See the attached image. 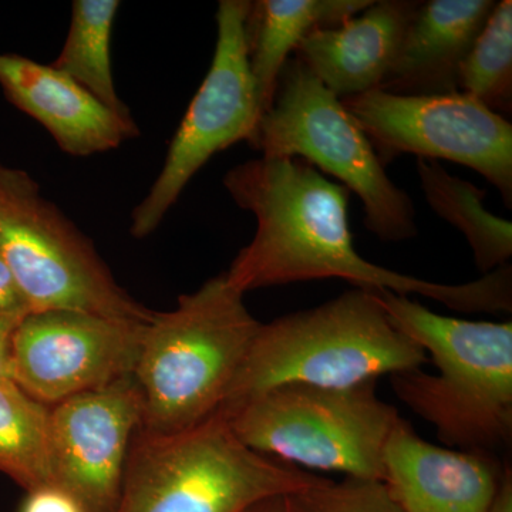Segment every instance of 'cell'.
<instances>
[{
  "label": "cell",
  "mask_w": 512,
  "mask_h": 512,
  "mask_svg": "<svg viewBox=\"0 0 512 512\" xmlns=\"http://www.w3.org/2000/svg\"><path fill=\"white\" fill-rule=\"evenodd\" d=\"M400 332L436 366L390 377L397 399L454 450L495 451L512 441V322L443 316L409 296L370 291Z\"/></svg>",
  "instance_id": "7a4b0ae2"
},
{
  "label": "cell",
  "mask_w": 512,
  "mask_h": 512,
  "mask_svg": "<svg viewBox=\"0 0 512 512\" xmlns=\"http://www.w3.org/2000/svg\"><path fill=\"white\" fill-rule=\"evenodd\" d=\"M20 512H87L82 503L55 484L29 491Z\"/></svg>",
  "instance_id": "603a6c76"
},
{
  "label": "cell",
  "mask_w": 512,
  "mask_h": 512,
  "mask_svg": "<svg viewBox=\"0 0 512 512\" xmlns=\"http://www.w3.org/2000/svg\"><path fill=\"white\" fill-rule=\"evenodd\" d=\"M251 2L221 0L217 46L210 70L171 141L161 173L131 215L138 239L153 234L195 174L215 154L251 140L262 117L248 62L247 18Z\"/></svg>",
  "instance_id": "9c48e42d"
},
{
  "label": "cell",
  "mask_w": 512,
  "mask_h": 512,
  "mask_svg": "<svg viewBox=\"0 0 512 512\" xmlns=\"http://www.w3.org/2000/svg\"><path fill=\"white\" fill-rule=\"evenodd\" d=\"M295 497L301 512H402L383 481L323 478Z\"/></svg>",
  "instance_id": "7402d4cb"
},
{
  "label": "cell",
  "mask_w": 512,
  "mask_h": 512,
  "mask_svg": "<svg viewBox=\"0 0 512 512\" xmlns=\"http://www.w3.org/2000/svg\"><path fill=\"white\" fill-rule=\"evenodd\" d=\"M372 0H259L251 2L248 62L262 116L271 109L279 74L312 30L329 28L365 10Z\"/></svg>",
  "instance_id": "e0dca14e"
},
{
  "label": "cell",
  "mask_w": 512,
  "mask_h": 512,
  "mask_svg": "<svg viewBox=\"0 0 512 512\" xmlns=\"http://www.w3.org/2000/svg\"><path fill=\"white\" fill-rule=\"evenodd\" d=\"M119 8V0H74L66 42L52 66L79 83L107 109L133 120L130 109L116 92L111 70V32Z\"/></svg>",
  "instance_id": "d6986e66"
},
{
  "label": "cell",
  "mask_w": 512,
  "mask_h": 512,
  "mask_svg": "<svg viewBox=\"0 0 512 512\" xmlns=\"http://www.w3.org/2000/svg\"><path fill=\"white\" fill-rule=\"evenodd\" d=\"M0 259L32 312L73 311L153 322L121 288L92 241L43 195L35 178L0 163Z\"/></svg>",
  "instance_id": "ba28073f"
},
{
  "label": "cell",
  "mask_w": 512,
  "mask_h": 512,
  "mask_svg": "<svg viewBox=\"0 0 512 512\" xmlns=\"http://www.w3.org/2000/svg\"><path fill=\"white\" fill-rule=\"evenodd\" d=\"M458 90L483 103L498 116L512 113V2L495 6L464 59Z\"/></svg>",
  "instance_id": "44dd1931"
},
{
  "label": "cell",
  "mask_w": 512,
  "mask_h": 512,
  "mask_svg": "<svg viewBox=\"0 0 512 512\" xmlns=\"http://www.w3.org/2000/svg\"><path fill=\"white\" fill-rule=\"evenodd\" d=\"M0 86L10 103L39 121L69 156L107 153L140 136L134 120L107 109L52 64L0 55Z\"/></svg>",
  "instance_id": "5bb4252c"
},
{
  "label": "cell",
  "mask_w": 512,
  "mask_h": 512,
  "mask_svg": "<svg viewBox=\"0 0 512 512\" xmlns=\"http://www.w3.org/2000/svg\"><path fill=\"white\" fill-rule=\"evenodd\" d=\"M224 185L256 220L254 238L225 272L247 293L268 286L343 279L366 291L420 295L463 313H511L512 268L501 266L466 284L399 274L367 261L349 228L350 191L301 158L259 157L237 165Z\"/></svg>",
  "instance_id": "6da1fadb"
},
{
  "label": "cell",
  "mask_w": 512,
  "mask_h": 512,
  "mask_svg": "<svg viewBox=\"0 0 512 512\" xmlns=\"http://www.w3.org/2000/svg\"><path fill=\"white\" fill-rule=\"evenodd\" d=\"M143 400L134 376L50 406L52 484L87 512H114Z\"/></svg>",
  "instance_id": "7c38bea8"
},
{
  "label": "cell",
  "mask_w": 512,
  "mask_h": 512,
  "mask_svg": "<svg viewBox=\"0 0 512 512\" xmlns=\"http://www.w3.org/2000/svg\"><path fill=\"white\" fill-rule=\"evenodd\" d=\"M323 478L251 450L217 412L180 433L138 429L114 512H247Z\"/></svg>",
  "instance_id": "5b68a950"
},
{
  "label": "cell",
  "mask_w": 512,
  "mask_h": 512,
  "mask_svg": "<svg viewBox=\"0 0 512 512\" xmlns=\"http://www.w3.org/2000/svg\"><path fill=\"white\" fill-rule=\"evenodd\" d=\"M505 464L490 451L421 439L403 419L384 450V481L402 512H488Z\"/></svg>",
  "instance_id": "4fadbf2b"
},
{
  "label": "cell",
  "mask_w": 512,
  "mask_h": 512,
  "mask_svg": "<svg viewBox=\"0 0 512 512\" xmlns=\"http://www.w3.org/2000/svg\"><path fill=\"white\" fill-rule=\"evenodd\" d=\"M0 473L26 491L52 484L50 406L0 380Z\"/></svg>",
  "instance_id": "ffe728a7"
},
{
  "label": "cell",
  "mask_w": 512,
  "mask_h": 512,
  "mask_svg": "<svg viewBox=\"0 0 512 512\" xmlns=\"http://www.w3.org/2000/svg\"><path fill=\"white\" fill-rule=\"evenodd\" d=\"M29 313H32L29 303L20 291L15 276L0 259V315L25 318Z\"/></svg>",
  "instance_id": "cb8c5ba5"
},
{
  "label": "cell",
  "mask_w": 512,
  "mask_h": 512,
  "mask_svg": "<svg viewBox=\"0 0 512 512\" xmlns=\"http://www.w3.org/2000/svg\"><path fill=\"white\" fill-rule=\"evenodd\" d=\"M488 512H512V467L510 461L505 464L503 477L498 485Z\"/></svg>",
  "instance_id": "484cf974"
},
{
  "label": "cell",
  "mask_w": 512,
  "mask_h": 512,
  "mask_svg": "<svg viewBox=\"0 0 512 512\" xmlns=\"http://www.w3.org/2000/svg\"><path fill=\"white\" fill-rule=\"evenodd\" d=\"M421 2L377 0L345 22L312 30L296 57L340 100L379 89Z\"/></svg>",
  "instance_id": "9a60e30c"
},
{
  "label": "cell",
  "mask_w": 512,
  "mask_h": 512,
  "mask_svg": "<svg viewBox=\"0 0 512 512\" xmlns=\"http://www.w3.org/2000/svg\"><path fill=\"white\" fill-rule=\"evenodd\" d=\"M248 143L262 157L301 158L335 177L362 200L366 228L382 241L419 234L410 195L390 180L362 128L299 57L285 63L271 109Z\"/></svg>",
  "instance_id": "52a82bcc"
},
{
  "label": "cell",
  "mask_w": 512,
  "mask_h": 512,
  "mask_svg": "<svg viewBox=\"0 0 512 512\" xmlns=\"http://www.w3.org/2000/svg\"><path fill=\"white\" fill-rule=\"evenodd\" d=\"M222 414L238 440L256 453L367 481H384V450L402 419L377 397L376 382L282 384Z\"/></svg>",
  "instance_id": "8992f818"
},
{
  "label": "cell",
  "mask_w": 512,
  "mask_h": 512,
  "mask_svg": "<svg viewBox=\"0 0 512 512\" xmlns=\"http://www.w3.org/2000/svg\"><path fill=\"white\" fill-rule=\"evenodd\" d=\"M342 101L384 167L412 154L448 160L483 175L512 205V126L466 93L397 96L370 90Z\"/></svg>",
  "instance_id": "30bf717a"
},
{
  "label": "cell",
  "mask_w": 512,
  "mask_h": 512,
  "mask_svg": "<svg viewBox=\"0 0 512 512\" xmlns=\"http://www.w3.org/2000/svg\"><path fill=\"white\" fill-rule=\"evenodd\" d=\"M261 322L227 275L180 296L148 323L134 380L143 400L141 430L173 434L221 409Z\"/></svg>",
  "instance_id": "277c9868"
},
{
  "label": "cell",
  "mask_w": 512,
  "mask_h": 512,
  "mask_svg": "<svg viewBox=\"0 0 512 512\" xmlns=\"http://www.w3.org/2000/svg\"><path fill=\"white\" fill-rule=\"evenodd\" d=\"M421 191L431 210L466 237L483 275L508 265L512 256V224L484 207L485 191L448 173L434 160L417 158Z\"/></svg>",
  "instance_id": "ac0fdd59"
},
{
  "label": "cell",
  "mask_w": 512,
  "mask_h": 512,
  "mask_svg": "<svg viewBox=\"0 0 512 512\" xmlns=\"http://www.w3.org/2000/svg\"><path fill=\"white\" fill-rule=\"evenodd\" d=\"M147 325L73 311L32 312L12 343V380L47 406L134 375Z\"/></svg>",
  "instance_id": "8fae6325"
},
{
  "label": "cell",
  "mask_w": 512,
  "mask_h": 512,
  "mask_svg": "<svg viewBox=\"0 0 512 512\" xmlns=\"http://www.w3.org/2000/svg\"><path fill=\"white\" fill-rule=\"evenodd\" d=\"M497 3L494 0L420 3L379 89L397 96H444L460 92L461 64Z\"/></svg>",
  "instance_id": "2e32d148"
},
{
  "label": "cell",
  "mask_w": 512,
  "mask_h": 512,
  "mask_svg": "<svg viewBox=\"0 0 512 512\" xmlns=\"http://www.w3.org/2000/svg\"><path fill=\"white\" fill-rule=\"evenodd\" d=\"M23 318L0 315V380H12V343Z\"/></svg>",
  "instance_id": "d4e9b609"
},
{
  "label": "cell",
  "mask_w": 512,
  "mask_h": 512,
  "mask_svg": "<svg viewBox=\"0 0 512 512\" xmlns=\"http://www.w3.org/2000/svg\"><path fill=\"white\" fill-rule=\"evenodd\" d=\"M247 512H301L295 494L275 495L255 504Z\"/></svg>",
  "instance_id": "4316f807"
},
{
  "label": "cell",
  "mask_w": 512,
  "mask_h": 512,
  "mask_svg": "<svg viewBox=\"0 0 512 512\" xmlns=\"http://www.w3.org/2000/svg\"><path fill=\"white\" fill-rule=\"evenodd\" d=\"M426 352L387 318L376 296L353 288L256 330L218 412L282 386L352 387L421 369Z\"/></svg>",
  "instance_id": "3957f363"
}]
</instances>
